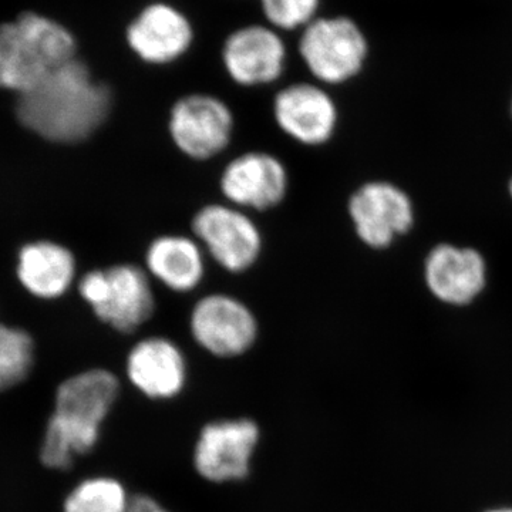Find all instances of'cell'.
Wrapping results in <instances>:
<instances>
[{"instance_id": "cell-1", "label": "cell", "mask_w": 512, "mask_h": 512, "mask_svg": "<svg viewBox=\"0 0 512 512\" xmlns=\"http://www.w3.org/2000/svg\"><path fill=\"white\" fill-rule=\"evenodd\" d=\"M113 90L77 57L20 94L16 114L23 127L57 144L82 143L100 130L113 110Z\"/></svg>"}, {"instance_id": "cell-2", "label": "cell", "mask_w": 512, "mask_h": 512, "mask_svg": "<svg viewBox=\"0 0 512 512\" xmlns=\"http://www.w3.org/2000/svg\"><path fill=\"white\" fill-rule=\"evenodd\" d=\"M119 392V380L104 369L87 370L60 384L55 413L47 423L40 448L43 464L67 470L74 457L89 453Z\"/></svg>"}, {"instance_id": "cell-3", "label": "cell", "mask_w": 512, "mask_h": 512, "mask_svg": "<svg viewBox=\"0 0 512 512\" xmlns=\"http://www.w3.org/2000/svg\"><path fill=\"white\" fill-rule=\"evenodd\" d=\"M79 42L63 22L26 10L0 23V89L25 94L77 59Z\"/></svg>"}, {"instance_id": "cell-4", "label": "cell", "mask_w": 512, "mask_h": 512, "mask_svg": "<svg viewBox=\"0 0 512 512\" xmlns=\"http://www.w3.org/2000/svg\"><path fill=\"white\" fill-rule=\"evenodd\" d=\"M79 292L94 315L110 328L133 333L156 312V293L146 269L116 264L93 269L80 279Z\"/></svg>"}, {"instance_id": "cell-5", "label": "cell", "mask_w": 512, "mask_h": 512, "mask_svg": "<svg viewBox=\"0 0 512 512\" xmlns=\"http://www.w3.org/2000/svg\"><path fill=\"white\" fill-rule=\"evenodd\" d=\"M299 59L322 86H339L362 72L369 53L363 30L348 16H323L298 33Z\"/></svg>"}, {"instance_id": "cell-6", "label": "cell", "mask_w": 512, "mask_h": 512, "mask_svg": "<svg viewBox=\"0 0 512 512\" xmlns=\"http://www.w3.org/2000/svg\"><path fill=\"white\" fill-rule=\"evenodd\" d=\"M195 39L194 20L170 0L144 3L124 29V42L131 55L153 67L180 62L191 52Z\"/></svg>"}, {"instance_id": "cell-7", "label": "cell", "mask_w": 512, "mask_h": 512, "mask_svg": "<svg viewBox=\"0 0 512 512\" xmlns=\"http://www.w3.org/2000/svg\"><path fill=\"white\" fill-rule=\"evenodd\" d=\"M220 57L232 83L254 89L271 86L284 77L289 47L284 33L259 20L229 30L222 40Z\"/></svg>"}, {"instance_id": "cell-8", "label": "cell", "mask_w": 512, "mask_h": 512, "mask_svg": "<svg viewBox=\"0 0 512 512\" xmlns=\"http://www.w3.org/2000/svg\"><path fill=\"white\" fill-rule=\"evenodd\" d=\"M234 111L210 93H188L174 101L168 133L174 146L191 160L220 156L234 136Z\"/></svg>"}, {"instance_id": "cell-9", "label": "cell", "mask_w": 512, "mask_h": 512, "mask_svg": "<svg viewBox=\"0 0 512 512\" xmlns=\"http://www.w3.org/2000/svg\"><path fill=\"white\" fill-rule=\"evenodd\" d=\"M192 237L231 274L247 272L262 254V234L255 221L231 204H208L195 212Z\"/></svg>"}, {"instance_id": "cell-10", "label": "cell", "mask_w": 512, "mask_h": 512, "mask_svg": "<svg viewBox=\"0 0 512 512\" xmlns=\"http://www.w3.org/2000/svg\"><path fill=\"white\" fill-rule=\"evenodd\" d=\"M192 338L217 357L247 353L258 338V320L244 302L228 293H210L191 312Z\"/></svg>"}, {"instance_id": "cell-11", "label": "cell", "mask_w": 512, "mask_h": 512, "mask_svg": "<svg viewBox=\"0 0 512 512\" xmlns=\"http://www.w3.org/2000/svg\"><path fill=\"white\" fill-rule=\"evenodd\" d=\"M350 221L357 238L373 249L390 247L413 227L414 208L409 195L387 181L363 184L350 195Z\"/></svg>"}, {"instance_id": "cell-12", "label": "cell", "mask_w": 512, "mask_h": 512, "mask_svg": "<svg viewBox=\"0 0 512 512\" xmlns=\"http://www.w3.org/2000/svg\"><path fill=\"white\" fill-rule=\"evenodd\" d=\"M220 190L228 204L241 210H274L288 195V168L274 154L248 151L225 165Z\"/></svg>"}, {"instance_id": "cell-13", "label": "cell", "mask_w": 512, "mask_h": 512, "mask_svg": "<svg viewBox=\"0 0 512 512\" xmlns=\"http://www.w3.org/2000/svg\"><path fill=\"white\" fill-rule=\"evenodd\" d=\"M272 113L279 130L302 146H323L338 127L335 100L316 82L286 84L275 94Z\"/></svg>"}, {"instance_id": "cell-14", "label": "cell", "mask_w": 512, "mask_h": 512, "mask_svg": "<svg viewBox=\"0 0 512 512\" xmlns=\"http://www.w3.org/2000/svg\"><path fill=\"white\" fill-rule=\"evenodd\" d=\"M258 440L259 429L252 420L208 424L195 447V468L212 483L244 480Z\"/></svg>"}, {"instance_id": "cell-15", "label": "cell", "mask_w": 512, "mask_h": 512, "mask_svg": "<svg viewBox=\"0 0 512 512\" xmlns=\"http://www.w3.org/2000/svg\"><path fill=\"white\" fill-rule=\"evenodd\" d=\"M487 262L474 248L440 244L424 261V282L437 301L466 306L487 286Z\"/></svg>"}, {"instance_id": "cell-16", "label": "cell", "mask_w": 512, "mask_h": 512, "mask_svg": "<svg viewBox=\"0 0 512 512\" xmlns=\"http://www.w3.org/2000/svg\"><path fill=\"white\" fill-rule=\"evenodd\" d=\"M131 383L151 399H171L183 390L187 366L183 352L173 340H140L127 359Z\"/></svg>"}, {"instance_id": "cell-17", "label": "cell", "mask_w": 512, "mask_h": 512, "mask_svg": "<svg viewBox=\"0 0 512 512\" xmlns=\"http://www.w3.org/2000/svg\"><path fill=\"white\" fill-rule=\"evenodd\" d=\"M146 271L165 288L175 293H190L205 276L204 249L194 237L160 235L148 245Z\"/></svg>"}, {"instance_id": "cell-18", "label": "cell", "mask_w": 512, "mask_h": 512, "mask_svg": "<svg viewBox=\"0 0 512 512\" xmlns=\"http://www.w3.org/2000/svg\"><path fill=\"white\" fill-rule=\"evenodd\" d=\"M18 274L30 293L43 299L64 295L76 276V259L69 248L42 241L22 249Z\"/></svg>"}, {"instance_id": "cell-19", "label": "cell", "mask_w": 512, "mask_h": 512, "mask_svg": "<svg viewBox=\"0 0 512 512\" xmlns=\"http://www.w3.org/2000/svg\"><path fill=\"white\" fill-rule=\"evenodd\" d=\"M126 490L113 478H90L77 485L64 501L63 512H127Z\"/></svg>"}, {"instance_id": "cell-20", "label": "cell", "mask_w": 512, "mask_h": 512, "mask_svg": "<svg viewBox=\"0 0 512 512\" xmlns=\"http://www.w3.org/2000/svg\"><path fill=\"white\" fill-rule=\"evenodd\" d=\"M35 345L26 330L0 325V392L12 389L29 376Z\"/></svg>"}, {"instance_id": "cell-21", "label": "cell", "mask_w": 512, "mask_h": 512, "mask_svg": "<svg viewBox=\"0 0 512 512\" xmlns=\"http://www.w3.org/2000/svg\"><path fill=\"white\" fill-rule=\"evenodd\" d=\"M323 0H256L262 22L289 35L301 33L320 16Z\"/></svg>"}, {"instance_id": "cell-22", "label": "cell", "mask_w": 512, "mask_h": 512, "mask_svg": "<svg viewBox=\"0 0 512 512\" xmlns=\"http://www.w3.org/2000/svg\"><path fill=\"white\" fill-rule=\"evenodd\" d=\"M127 512H170L147 495H137L128 504Z\"/></svg>"}, {"instance_id": "cell-23", "label": "cell", "mask_w": 512, "mask_h": 512, "mask_svg": "<svg viewBox=\"0 0 512 512\" xmlns=\"http://www.w3.org/2000/svg\"><path fill=\"white\" fill-rule=\"evenodd\" d=\"M484 512H512V507H495Z\"/></svg>"}, {"instance_id": "cell-24", "label": "cell", "mask_w": 512, "mask_h": 512, "mask_svg": "<svg viewBox=\"0 0 512 512\" xmlns=\"http://www.w3.org/2000/svg\"><path fill=\"white\" fill-rule=\"evenodd\" d=\"M510 195H511V198H512V180H511V183H510Z\"/></svg>"}, {"instance_id": "cell-25", "label": "cell", "mask_w": 512, "mask_h": 512, "mask_svg": "<svg viewBox=\"0 0 512 512\" xmlns=\"http://www.w3.org/2000/svg\"><path fill=\"white\" fill-rule=\"evenodd\" d=\"M511 111H512V106H511Z\"/></svg>"}]
</instances>
